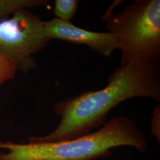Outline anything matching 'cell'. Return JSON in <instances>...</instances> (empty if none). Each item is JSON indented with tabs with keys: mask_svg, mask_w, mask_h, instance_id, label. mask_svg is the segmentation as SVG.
Segmentation results:
<instances>
[{
	"mask_svg": "<svg viewBox=\"0 0 160 160\" xmlns=\"http://www.w3.org/2000/svg\"><path fill=\"white\" fill-rule=\"evenodd\" d=\"M108 85L97 91L82 92L56 103L53 112L61 118L48 135L31 137L30 143H50L82 137L105 123L110 110L128 99L148 97L160 101V67L131 63L110 75Z\"/></svg>",
	"mask_w": 160,
	"mask_h": 160,
	"instance_id": "cell-1",
	"label": "cell"
},
{
	"mask_svg": "<svg viewBox=\"0 0 160 160\" xmlns=\"http://www.w3.org/2000/svg\"><path fill=\"white\" fill-rule=\"evenodd\" d=\"M148 141L143 132L130 118L118 116L97 131L74 139L50 143L20 144L0 140V160H92L112 154V149L122 146L144 152Z\"/></svg>",
	"mask_w": 160,
	"mask_h": 160,
	"instance_id": "cell-2",
	"label": "cell"
},
{
	"mask_svg": "<svg viewBox=\"0 0 160 160\" xmlns=\"http://www.w3.org/2000/svg\"><path fill=\"white\" fill-rule=\"evenodd\" d=\"M121 2L114 1L102 16L119 43L120 67L131 63L160 66V0H136L114 14L113 9Z\"/></svg>",
	"mask_w": 160,
	"mask_h": 160,
	"instance_id": "cell-3",
	"label": "cell"
},
{
	"mask_svg": "<svg viewBox=\"0 0 160 160\" xmlns=\"http://www.w3.org/2000/svg\"><path fill=\"white\" fill-rule=\"evenodd\" d=\"M50 40L44 22L25 9L0 22V55L24 73L37 68L32 55L44 49Z\"/></svg>",
	"mask_w": 160,
	"mask_h": 160,
	"instance_id": "cell-4",
	"label": "cell"
},
{
	"mask_svg": "<svg viewBox=\"0 0 160 160\" xmlns=\"http://www.w3.org/2000/svg\"><path fill=\"white\" fill-rule=\"evenodd\" d=\"M47 37L52 39L88 46L98 54L105 57L111 56L116 49H119V43L110 32H96L81 29L70 22H64L57 18L44 22Z\"/></svg>",
	"mask_w": 160,
	"mask_h": 160,
	"instance_id": "cell-5",
	"label": "cell"
},
{
	"mask_svg": "<svg viewBox=\"0 0 160 160\" xmlns=\"http://www.w3.org/2000/svg\"><path fill=\"white\" fill-rule=\"evenodd\" d=\"M48 3L46 0H0V20L25 8L44 7Z\"/></svg>",
	"mask_w": 160,
	"mask_h": 160,
	"instance_id": "cell-6",
	"label": "cell"
},
{
	"mask_svg": "<svg viewBox=\"0 0 160 160\" xmlns=\"http://www.w3.org/2000/svg\"><path fill=\"white\" fill-rule=\"evenodd\" d=\"M78 4V0H56L54 7L56 18L64 22H70L77 14Z\"/></svg>",
	"mask_w": 160,
	"mask_h": 160,
	"instance_id": "cell-7",
	"label": "cell"
},
{
	"mask_svg": "<svg viewBox=\"0 0 160 160\" xmlns=\"http://www.w3.org/2000/svg\"><path fill=\"white\" fill-rule=\"evenodd\" d=\"M17 71L16 67L11 62L0 55V84L12 78Z\"/></svg>",
	"mask_w": 160,
	"mask_h": 160,
	"instance_id": "cell-8",
	"label": "cell"
},
{
	"mask_svg": "<svg viewBox=\"0 0 160 160\" xmlns=\"http://www.w3.org/2000/svg\"><path fill=\"white\" fill-rule=\"evenodd\" d=\"M151 131L158 142L160 141V106H156L153 110V116L151 122Z\"/></svg>",
	"mask_w": 160,
	"mask_h": 160,
	"instance_id": "cell-9",
	"label": "cell"
}]
</instances>
